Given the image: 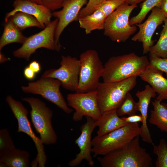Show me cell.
Returning <instances> with one entry per match:
<instances>
[{"mask_svg": "<svg viewBox=\"0 0 167 167\" xmlns=\"http://www.w3.org/2000/svg\"><path fill=\"white\" fill-rule=\"evenodd\" d=\"M149 65L147 56L134 53L112 56L104 65L101 77L104 82H112L139 76Z\"/></svg>", "mask_w": 167, "mask_h": 167, "instance_id": "6da1fadb", "label": "cell"}, {"mask_svg": "<svg viewBox=\"0 0 167 167\" xmlns=\"http://www.w3.org/2000/svg\"><path fill=\"white\" fill-rule=\"evenodd\" d=\"M97 160L103 167H152V160L146 149L140 146L139 135L120 149Z\"/></svg>", "mask_w": 167, "mask_h": 167, "instance_id": "7a4b0ae2", "label": "cell"}, {"mask_svg": "<svg viewBox=\"0 0 167 167\" xmlns=\"http://www.w3.org/2000/svg\"><path fill=\"white\" fill-rule=\"evenodd\" d=\"M140 132L138 123H129L103 135H97L92 139V153L96 157L122 148Z\"/></svg>", "mask_w": 167, "mask_h": 167, "instance_id": "3957f363", "label": "cell"}, {"mask_svg": "<svg viewBox=\"0 0 167 167\" xmlns=\"http://www.w3.org/2000/svg\"><path fill=\"white\" fill-rule=\"evenodd\" d=\"M137 77L114 82H100L96 91L101 114L120 107L127 93L135 87Z\"/></svg>", "mask_w": 167, "mask_h": 167, "instance_id": "277c9868", "label": "cell"}, {"mask_svg": "<svg viewBox=\"0 0 167 167\" xmlns=\"http://www.w3.org/2000/svg\"><path fill=\"white\" fill-rule=\"evenodd\" d=\"M137 4L124 2L106 19L104 29L105 35L113 41L126 42L137 30L135 25H131L129 17Z\"/></svg>", "mask_w": 167, "mask_h": 167, "instance_id": "5b68a950", "label": "cell"}, {"mask_svg": "<svg viewBox=\"0 0 167 167\" xmlns=\"http://www.w3.org/2000/svg\"><path fill=\"white\" fill-rule=\"evenodd\" d=\"M79 59L80 72L75 92L85 93L96 91L104 69L98 54L95 50H87L80 54Z\"/></svg>", "mask_w": 167, "mask_h": 167, "instance_id": "8992f818", "label": "cell"}, {"mask_svg": "<svg viewBox=\"0 0 167 167\" xmlns=\"http://www.w3.org/2000/svg\"><path fill=\"white\" fill-rule=\"evenodd\" d=\"M22 100L27 102L30 106L31 121L43 143L46 145L55 143L57 137L52 124V110L38 98L25 97Z\"/></svg>", "mask_w": 167, "mask_h": 167, "instance_id": "52a82bcc", "label": "cell"}, {"mask_svg": "<svg viewBox=\"0 0 167 167\" xmlns=\"http://www.w3.org/2000/svg\"><path fill=\"white\" fill-rule=\"evenodd\" d=\"M61 85V82L58 79L41 76L36 81L29 82L27 86H22L21 89L25 93L41 95L66 113L69 114L73 110L69 107L60 91Z\"/></svg>", "mask_w": 167, "mask_h": 167, "instance_id": "ba28073f", "label": "cell"}, {"mask_svg": "<svg viewBox=\"0 0 167 167\" xmlns=\"http://www.w3.org/2000/svg\"><path fill=\"white\" fill-rule=\"evenodd\" d=\"M6 101L18 123L17 132H23L29 136L35 144L37 154L35 161L32 164L33 166L38 165L39 167H44L47 161V156L44 150L43 143L40 137L37 136L31 127L28 118V112L22 103L8 95Z\"/></svg>", "mask_w": 167, "mask_h": 167, "instance_id": "9c48e42d", "label": "cell"}, {"mask_svg": "<svg viewBox=\"0 0 167 167\" xmlns=\"http://www.w3.org/2000/svg\"><path fill=\"white\" fill-rule=\"evenodd\" d=\"M58 21L56 18L51 21L43 30L27 37L22 46L13 52V55L28 61L31 55L39 48L56 50L55 36Z\"/></svg>", "mask_w": 167, "mask_h": 167, "instance_id": "30bf717a", "label": "cell"}, {"mask_svg": "<svg viewBox=\"0 0 167 167\" xmlns=\"http://www.w3.org/2000/svg\"><path fill=\"white\" fill-rule=\"evenodd\" d=\"M60 66L45 71L43 77H50L59 80L65 89L76 92L77 88L80 69L79 59L70 56H62Z\"/></svg>", "mask_w": 167, "mask_h": 167, "instance_id": "8fae6325", "label": "cell"}, {"mask_svg": "<svg viewBox=\"0 0 167 167\" xmlns=\"http://www.w3.org/2000/svg\"><path fill=\"white\" fill-rule=\"evenodd\" d=\"M67 104L75 110L72 119L75 122L81 120L84 116L89 117L95 120L101 116L97 101L96 91L85 93L68 94Z\"/></svg>", "mask_w": 167, "mask_h": 167, "instance_id": "7c38bea8", "label": "cell"}, {"mask_svg": "<svg viewBox=\"0 0 167 167\" xmlns=\"http://www.w3.org/2000/svg\"><path fill=\"white\" fill-rule=\"evenodd\" d=\"M151 10V14L143 23L135 25L139 30L131 39L133 41L142 43L143 54L149 52L150 47L153 45L154 41L152 40V36L157 27L166 19L160 8L156 7Z\"/></svg>", "mask_w": 167, "mask_h": 167, "instance_id": "4fadbf2b", "label": "cell"}, {"mask_svg": "<svg viewBox=\"0 0 167 167\" xmlns=\"http://www.w3.org/2000/svg\"><path fill=\"white\" fill-rule=\"evenodd\" d=\"M86 122L80 127L81 133L75 142L80 151L75 157L68 163L71 167L79 165L83 160H85L90 166L93 167L94 162L91 155L92 140L91 135L94 128L97 127L96 120L89 117H86Z\"/></svg>", "mask_w": 167, "mask_h": 167, "instance_id": "5bb4252c", "label": "cell"}, {"mask_svg": "<svg viewBox=\"0 0 167 167\" xmlns=\"http://www.w3.org/2000/svg\"><path fill=\"white\" fill-rule=\"evenodd\" d=\"M88 0H68L60 11L52 13V16L58 19L55 36L56 50L59 51L61 47L60 37L65 28L70 23L78 21V15L83 7Z\"/></svg>", "mask_w": 167, "mask_h": 167, "instance_id": "9a60e30c", "label": "cell"}, {"mask_svg": "<svg viewBox=\"0 0 167 167\" xmlns=\"http://www.w3.org/2000/svg\"><path fill=\"white\" fill-rule=\"evenodd\" d=\"M13 9L6 14L5 22L15 13L21 11L35 17L45 28L51 22L52 16L51 11L43 6L27 0H15L13 4Z\"/></svg>", "mask_w": 167, "mask_h": 167, "instance_id": "2e32d148", "label": "cell"}, {"mask_svg": "<svg viewBox=\"0 0 167 167\" xmlns=\"http://www.w3.org/2000/svg\"><path fill=\"white\" fill-rule=\"evenodd\" d=\"M156 93L150 85H146L143 90L138 91L135 94L139 99L137 102L138 111L140 112L142 119L139 136L143 141L152 144L153 141L148 127L147 119L149 105L151 99L156 96Z\"/></svg>", "mask_w": 167, "mask_h": 167, "instance_id": "e0dca14e", "label": "cell"}, {"mask_svg": "<svg viewBox=\"0 0 167 167\" xmlns=\"http://www.w3.org/2000/svg\"><path fill=\"white\" fill-rule=\"evenodd\" d=\"M163 72L149 65L139 76L147 82L158 94L156 99L161 102L167 100V79L163 75Z\"/></svg>", "mask_w": 167, "mask_h": 167, "instance_id": "ac0fdd59", "label": "cell"}, {"mask_svg": "<svg viewBox=\"0 0 167 167\" xmlns=\"http://www.w3.org/2000/svg\"><path fill=\"white\" fill-rule=\"evenodd\" d=\"M96 122L98 127L97 135L99 136L105 135L129 123L118 115L117 109L103 113Z\"/></svg>", "mask_w": 167, "mask_h": 167, "instance_id": "d6986e66", "label": "cell"}, {"mask_svg": "<svg viewBox=\"0 0 167 167\" xmlns=\"http://www.w3.org/2000/svg\"><path fill=\"white\" fill-rule=\"evenodd\" d=\"M29 154L15 148L0 153V167H28Z\"/></svg>", "mask_w": 167, "mask_h": 167, "instance_id": "ffe728a7", "label": "cell"}, {"mask_svg": "<svg viewBox=\"0 0 167 167\" xmlns=\"http://www.w3.org/2000/svg\"><path fill=\"white\" fill-rule=\"evenodd\" d=\"M107 17L103 11L97 8L92 14L79 19L80 27L84 29L86 34L96 30H103Z\"/></svg>", "mask_w": 167, "mask_h": 167, "instance_id": "44dd1931", "label": "cell"}, {"mask_svg": "<svg viewBox=\"0 0 167 167\" xmlns=\"http://www.w3.org/2000/svg\"><path fill=\"white\" fill-rule=\"evenodd\" d=\"M152 103L153 109L151 111L149 122L167 133V103L156 99Z\"/></svg>", "mask_w": 167, "mask_h": 167, "instance_id": "7402d4cb", "label": "cell"}, {"mask_svg": "<svg viewBox=\"0 0 167 167\" xmlns=\"http://www.w3.org/2000/svg\"><path fill=\"white\" fill-rule=\"evenodd\" d=\"M27 38L20 30L8 20L5 22L3 32L0 38V50L10 43H18L23 44Z\"/></svg>", "mask_w": 167, "mask_h": 167, "instance_id": "603a6c76", "label": "cell"}, {"mask_svg": "<svg viewBox=\"0 0 167 167\" xmlns=\"http://www.w3.org/2000/svg\"><path fill=\"white\" fill-rule=\"evenodd\" d=\"M8 20L21 30L32 27L44 28L35 17L24 12H17L11 16Z\"/></svg>", "mask_w": 167, "mask_h": 167, "instance_id": "cb8c5ba5", "label": "cell"}, {"mask_svg": "<svg viewBox=\"0 0 167 167\" xmlns=\"http://www.w3.org/2000/svg\"><path fill=\"white\" fill-rule=\"evenodd\" d=\"M159 39L156 44L151 47L149 54L158 57H167V19L165 21Z\"/></svg>", "mask_w": 167, "mask_h": 167, "instance_id": "d4e9b609", "label": "cell"}, {"mask_svg": "<svg viewBox=\"0 0 167 167\" xmlns=\"http://www.w3.org/2000/svg\"><path fill=\"white\" fill-rule=\"evenodd\" d=\"M162 0H145L140 5L141 10L135 16L129 20L131 25L141 23L145 18L148 13L156 7H160Z\"/></svg>", "mask_w": 167, "mask_h": 167, "instance_id": "484cf974", "label": "cell"}, {"mask_svg": "<svg viewBox=\"0 0 167 167\" xmlns=\"http://www.w3.org/2000/svg\"><path fill=\"white\" fill-rule=\"evenodd\" d=\"M138 111L137 102H135L129 92L127 93L123 102L117 109V113L119 117L135 114Z\"/></svg>", "mask_w": 167, "mask_h": 167, "instance_id": "4316f807", "label": "cell"}, {"mask_svg": "<svg viewBox=\"0 0 167 167\" xmlns=\"http://www.w3.org/2000/svg\"><path fill=\"white\" fill-rule=\"evenodd\" d=\"M153 152L157 156L156 167H167V143L164 139H161L158 145L152 144Z\"/></svg>", "mask_w": 167, "mask_h": 167, "instance_id": "83f0119b", "label": "cell"}, {"mask_svg": "<svg viewBox=\"0 0 167 167\" xmlns=\"http://www.w3.org/2000/svg\"><path fill=\"white\" fill-rule=\"evenodd\" d=\"M15 148V146L7 129L0 130V153H1Z\"/></svg>", "mask_w": 167, "mask_h": 167, "instance_id": "f1b7e54d", "label": "cell"}, {"mask_svg": "<svg viewBox=\"0 0 167 167\" xmlns=\"http://www.w3.org/2000/svg\"><path fill=\"white\" fill-rule=\"evenodd\" d=\"M124 2L123 0H107L103 2L98 7L103 11L107 18Z\"/></svg>", "mask_w": 167, "mask_h": 167, "instance_id": "f546056e", "label": "cell"}, {"mask_svg": "<svg viewBox=\"0 0 167 167\" xmlns=\"http://www.w3.org/2000/svg\"><path fill=\"white\" fill-rule=\"evenodd\" d=\"M107 0H88L85 7L80 10L78 19L92 14L104 2Z\"/></svg>", "mask_w": 167, "mask_h": 167, "instance_id": "4dcf8cb0", "label": "cell"}, {"mask_svg": "<svg viewBox=\"0 0 167 167\" xmlns=\"http://www.w3.org/2000/svg\"><path fill=\"white\" fill-rule=\"evenodd\" d=\"M150 65L165 74L167 78V57L162 58L149 54Z\"/></svg>", "mask_w": 167, "mask_h": 167, "instance_id": "1f68e13d", "label": "cell"}, {"mask_svg": "<svg viewBox=\"0 0 167 167\" xmlns=\"http://www.w3.org/2000/svg\"><path fill=\"white\" fill-rule=\"evenodd\" d=\"M41 4L51 11L62 7L67 0H40Z\"/></svg>", "mask_w": 167, "mask_h": 167, "instance_id": "d6a6232c", "label": "cell"}, {"mask_svg": "<svg viewBox=\"0 0 167 167\" xmlns=\"http://www.w3.org/2000/svg\"><path fill=\"white\" fill-rule=\"evenodd\" d=\"M122 118L125 122L128 123H138L139 122H142V121L141 115H138L135 114L129 116L127 117H122Z\"/></svg>", "mask_w": 167, "mask_h": 167, "instance_id": "836d02e7", "label": "cell"}, {"mask_svg": "<svg viewBox=\"0 0 167 167\" xmlns=\"http://www.w3.org/2000/svg\"><path fill=\"white\" fill-rule=\"evenodd\" d=\"M36 74L29 66L26 67L24 70V75L25 78L29 80L34 79Z\"/></svg>", "mask_w": 167, "mask_h": 167, "instance_id": "e575fe53", "label": "cell"}, {"mask_svg": "<svg viewBox=\"0 0 167 167\" xmlns=\"http://www.w3.org/2000/svg\"><path fill=\"white\" fill-rule=\"evenodd\" d=\"M28 66L36 74L38 73L41 69L40 63L36 61H33L31 62Z\"/></svg>", "mask_w": 167, "mask_h": 167, "instance_id": "d590c367", "label": "cell"}, {"mask_svg": "<svg viewBox=\"0 0 167 167\" xmlns=\"http://www.w3.org/2000/svg\"><path fill=\"white\" fill-rule=\"evenodd\" d=\"M160 8L167 19V0H162Z\"/></svg>", "mask_w": 167, "mask_h": 167, "instance_id": "8d00e7d4", "label": "cell"}, {"mask_svg": "<svg viewBox=\"0 0 167 167\" xmlns=\"http://www.w3.org/2000/svg\"><path fill=\"white\" fill-rule=\"evenodd\" d=\"M130 5L137 4L141 2H143L145 0H123Z\"/></svg>", "mask_w": 167, "mask_h": 167, "instance_id": "74e56055", "label": "cell"}, {"mask_svg": "<svg viewBox=\"0 0 167 167\" xmlns=\"http://www.w3.org/2000/svg\"><path fill=\"white\" fill-rule=\"evenodd\" d=\"M10 58H7L2 54L0 51V63H2L10 60Z\"/></svg>", "mask_w": 167, "mask_h": 167, "instance_id": "f35d334b", "label": "cell"}, {"mask_svg": "<svg viewBox=\"0 0 167 167\" xmlns=\"http://www.w3.org/2000/svg\"><path fill=\"white\" fill-rule=\"evenodd\" d=\"M27 0L32 1L33 2H36L38 4H41V2L40 0Z\"/></svg>", "mask_w": 167, "mask_h": 167, "instance_id": "ab89813d", "label": "cell"}, {"mask_svg": "<svg viewBox=\"0 0 167 167\" xmlns=\"http://www.w3.org/2000/svg\"></svg>", "mask_w": 167, "mask_h": 167, "instance_id": "60d3db41", "label": "cell"}]
</instances>
